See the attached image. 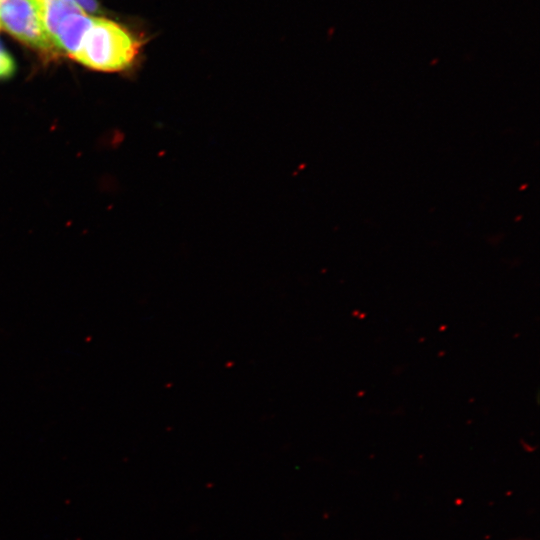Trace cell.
<instances>
[{
    "mask_svg": "<svg viewBox=\"0 0 540 540\" xmlns=\"http://www.w3.org/2000/svg\"><path fill=\"white\" fill-rule=\"evenodd\" d=\"M141 47V39L129 29L114 21L95 17L74 59L100 71H123L134 65Z\"/></svg>",
    "mask_w": 540,
    "mask_h": 540,
    "instance_id": "obj_1",
    "label": "cell"
},
{
    "mask_svg": "<svg viewBox=\"0 0 540 540\" xmlns=\"http://www.w3.org/2000/svg\"><path fill=\"white\" fill-rule=\"evenodd\" d=\"M76 3L82 10L88 13H99L100 6L97 0H72Z\"/></svg>",
    "mask_w": 540,
    "mask_h": 540,
    "instance_id": "obj_6",
    "label": "cell"
},
{
    "mask_svg": "<svg viewBox=\"0 0 540 540\" xmlns=\"http://www.w3.org/2000/svg\"><path fill=\"white\" fill-rule=\"evenodd\" d=\"M0 24L18 40L39 51H55L33 0H0Z\"/></svg>",
    "mask_w": 540,
    "mask_h": 540,
    "instance_id": "obj_2",
    "label": "cell"
},
{
    "mask_svg": "<svg viewBox=\"0 0 540 540\" xmlns=\"http://www.w3.org/2000/svg\"><path fill=\"white\" fill-rule=\"evenodd\" d=\"M15 70L11 55L0 44V78L9 77Z\"/></svg>",
    "mask_w": 540,
    "mask_h": 540,
    "instance_id": "obj_5",
    "label": "cell"
},
{
    "mask_svg": "<svg viewBox=\"0 0 540 540\" xmlns=\"http://www.w3.org/2000/svg\"><path fill=\"white\" fill-rule=\"evenodd\" d=\"M515 540H529V539H515Z\"/></svg>",
    "mask_w": 540,
    "mask_h": 540,
    "instance_id": "obj_7",
    "label": "cell"
},
{
    "mask_svg": "<svg viewBox=\"0 0 540 540\" xmlns=\"http://www.w3.org/2000/svg\"><path fill=\"white\" fill-rule=\"evenodd\" d=\"M94 20L95 17H92L86 12L67 16L59 24L57 31L52 37L54 46L74 59Z\"/></svg>",
    "mask_w": 540,
    "mask_h": 540,
    "instance_id": "obj_3",
    "label": "cell"
},
{
    "mask_svg": "<svg viewBox=\"0 0 540 540\" xmlns=\"http://www.w3.org/2000/svg\"><path fill=\"white\" fill-rule=\"evenodd\" d=\"M33 2L41 24L51 41L59 24L67 16L85 12L72 0H33Z\"/></svg>",
    "mask_w": 540,
    "mask_h": 540,
    "instance_id": "obj_4",
    "label": "cell"
}]
</instances>
